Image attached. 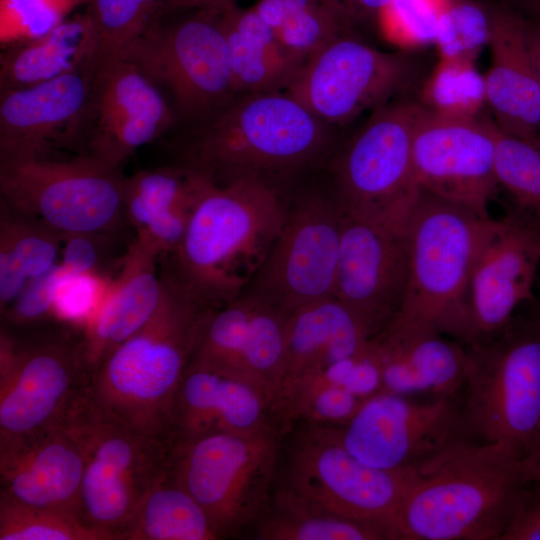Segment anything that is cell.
I'll use <instances>...</instances> for the list:
<instances>
[{
	"label": "cell",
	"instance_id": "d6a6232c",
	"mask_svg": "<svg viewBox=\"0 0 540 540\" xmlns=\"http://www.w3.org/2000/svg\"><path fill=\"white\" fill-rule=\"evenodd\" d=\"M284 49L303 65L350 25L329 0H257L253 6Z\"/></svg>",
	"mask_w": 540,
	"mask_h": 540
},
{
	"label": "cell",
	"instance_id": "f546056e",
	"mask_svg": "<svg viewBox=\"0 0 540 540\" xmlns=\"http://www.w3.org/2000/svg\"><path fill=\"white\" fill-rule=\"evenodd\" d=\"M94 47L95 33L86 13L63 20L41 37L11 44L1 55V91L87 71Z\"/></svg>",
	"mask_w": 540,
	"mask_h": 540
},
{
	"label": "cell",
	"instance_id": "7dc6e473",
	"mask_svg": "<svg viewBox=\"0 0 540 540\" xmlns=\"http://www.w3.org/2000/svg\"><path fill=\"white\" fill-rule=\"evenodd\" d=\"M350 25L353 20L371 16L381 11L391 0H329Z\"/></svg>",
	"mask_w": 540,
	"mask_h": 540
},
{
	"label": "cell",
	"instance_id": "6da1fadb",
	"mask_svg": "<svg viewBox=\"0 0 540 540\" xmlns=\"http://www.w3.org/2000/svg\"><path fill=\"white\" fill-rule=\"evenodd\" d=\"M149 321L116 347L92 373L87 396L99 408L146 435L170 440L175 395L214 307L170 269Z\"/></svg>",
	"mask_w": 540,
	"mask_h": 540
},
{
	"label": "cell",
	"instance_id": "ab89813d",
	"mask_svg": "<svg viewBox=\"0 0 540 540\" xmlns=\"http://www.w3.org/2000/svg\"><path fill=\"white\" fill-rule=\"evenodd\" d=\"M490 31L491 18L481 8L449 0L440 16L433 44L439 59L475 61L489 44Z\"/></svg>",
	"mask_w": 540,
	"mask_h": 540
},
{
	"label": "cell",
	"instance_id": "7a4b0ae2",
	"mask_svg": "<svg viewBox=\"0 0 540 540\" xmlns=\"http://www.w3.org/2000/svg\"><path fill=\"white\" fill-rule=\"evenodd\" d=\"M200 124L177 165L217 185L258 180L281 190L332 143L331 126L286 92L241 94Z\"/></svg>",
	"mask_w": 540,
	"mask_h": 540
},
{
	"label": "cell",
	"instance_id": "7402d4cb",
	"mask_svg": "<svg viewBox=\"0 0 540 540\" xmlns=\"http://www.w3.org/2000/svg\"><path fill=\"white\" fill-rule=\"evenodd\" d=\"M82 448L64 422L0 443V494L79 517Z\"/></svg>",
	"mask_w": 540,
	"mask_h": 540
},
{
	"label": "cell",
	"instance_id": "83f0119b",
	"mask_svg": "<svg viewBox=\"0 0 540 540\" xmlns=\"http://www.w3.org/2000/svg\"><path fill=\"white\" fill-rule=\"evenodd\" d=\"M370 339L359 319L335 296L294 310L287 320L284 368L272 408L297 383L358 353Z\"/></svg>",
	"mask_w": 540,
	"mask_h": 540
},
{
	"label": "cell",
	"instance_id": "7c38bea8",
	"mask_svg": "<svg viewBox=\"0 0 540 540\" xmlns=\"http://www.w3.org/2000/svg\"><path fill=\"white\" fill-rule=\"evenodd\" d=\"M163 16L134 42L124 58L155 84H163L185 119L202 123L240 95L221 25V8H197L167 24Z\"/></svg>",
	"mask_w": 540,
	"mask_h": 540
},
{
	"label": "cell",
	"instance_id": "7bdbcfd3",
	"mask_svg": "<svg viewBox=\"0 0 540 540\" xmlns=\"http://www.w3.org/2000/svg\"><path fill=\"white\" fill-rule=\"evenodd\" d=\"M71 275L59 262L45 274L29 280L16 300L1 313L2 319L20 327L36 324L55 315L57 290Z\"/></svg>",
	"mask_w": 540,
	"mask_h": 540
},
{
	"label": "cell",
	"instance_id": "d590c367",
	"mask_svg": "<svg viewBox=\"0 0 540 540\" xmlns=\"http://www.w3.org/2000/svg\"><path fill=\"white\" fill-rule=\"evenodd\" d=\"M496 128V180L507 199L506 212L540 229V141Z\"/></svg>",
	"mask_w": 540,
	"mask_h": 540
},
{
	"label": "cell",
	"instance_id": "3957f363",
	"mask_svg": "<svg viewBox=\"0 0 540 540\" xmlns=\"http://www.w3.org/2000/svg\"><path fill=\"white\" fill-rule=\"evenodd\" d=\"M533 480L527 456L499 443H467L419 473L400 505L396 537L500 540Z\"/></svg>",
	"mask_w": 540,
	"mask_h": 540
},
{
	"label": "cell",
	"instance_id": "cb8c5ba5",
	"mask_svg": "<svg viewBox=\"0 0 540 540\" xmlns=\"http://www.w3.org/2000/svg\"><path fill=\"white\" fill-rule=\"evenodd\" d=\"M273 426L279 427L268 398L259 389L191 358L173 403L171 443Z\"/></svg>",
	"mask_w": 540,
	"mask_h": 540
},
{
	"label": "cell",
	"instance_id": "4fadbf2b",
	"mask_svg": "<svg viewBox=\"0 0 540 540\" xmlns=\"http://www.w3.org/2000/svg\"><path fill=\"white\" fill-rule=\"evenodd\" d=\"M89 381L82 334L60 327L0 333V443L62 421Z\"/></svg>",
	"mask_w": 540,
	"mask_h": 540
},
{
	"label": "cell",
	"instance_id": "44dd1931",
	"mask_svg": "<svg viewBox=\"0 0 540 540\" xmlns=\"http://www.w3.org/2000/svg\"><path fill=\"white\" fill-rule=\"evenodd\" d=\"M540 229L506 212L494 219L478 253L469 289V343L502 328L537 299Z\"/></svg>",
	"mask_w": 540,
	"mask_h": 540
},
{
	"label": "cell",
	"instance_id": "603a6c76",
	"mask_svg": "<svg viewBox=\"0 0 540 540\" xmlns=\"http://www.w3.org/2000/svg\"><path fill=\"white\" fill-rule=\"evenodd\" d=\"M90 78L83 70L1 91L0 158L44 156L54 143L75 144Z\"/></svg>",
	"mask_w": 540,
	"mask_h": 540
},
{
	"label": "cell",
	"instance_id": "1f68e13d",
	"mask_svg": "<svg viewBox=\"0 0 540 540\" xmlns=\"http://www.w3.org/2000/svg\"><path fill=\"white\" fill-rule=\"evenodd\" d=\"M169 467V466H168ZM220 539L200 505L167 469L145 494L116 540Z\"/></svg>",
	"mask_w": 540,
	"mask_h": 540
},
{
	"label": "cell",
	"instance_id": "bcb514c9",
	"mask_svg": "<svg viewBox=\"0 0 540 540\" xmlns=\"http://www.w3.org/2000/svg\"><path fill=\"white\" fill-rule=\"evenodd\" d=\"M500 540H540V481L535 479L524 488Z\"/></svg>",
	"mask_w": 540,
	"mask_h": 540
},
{
	"label": "cell",
	"instance_id": "c3c4849f",
	"mask_svg": "<svg viewBox=\"0 0 540 540\" xmlns=\"http://www.w3.org/2000/svg\"><path fill=\"white\" fill-rule=\"evenodd\" d=\"M524 19L528 51L540 80V14Z\"/></svg>",
	"mask_w": 540,
	"mask_h": 540
},
{
	"label": "cell",
	"instance_id": "ac0fdd59",
	"mask_svg": "<svg viewBox=\"0 0 540 540\" xmlns=\"http://www.w3.org/2000/svg\"><path fill=\"white\" fill-rule=\"evenodd\" d=\"M496 131L493 119L448 118L423 107L412 139L420 189L490 216L489 203L498 192Z\"/></svg>",
	"mask_w": 540,
	"mask_h": 540
},
{
	"label": "cell",
	"instance_id": "277c9868",
	"mask_svg": "<svg viewBox=\"0 0 540 540\" xmlns=\"http://www.w3.org/2000/svg\"><path fill=\"white\" fill-rule=\"evenodd\" d=\"M287 205L281 190L258 180H206L169 269L208 305L231 302L271 249Z\"/></svg>",
	"mask_w": 540,
	"mask_h": 540
},
{
	"label": "cell",
	"instance_id": "e0dca14e",
	"mask_svg": "<svg viewBox=\"0 0 540 540\" xmlns=\"http://www.w3.org/2000/svg\"><path fill=\"white\" fill-rule=\"evenodd\" d=\"M173 121L174 114L155 83L129 59L117 58L91 72L77 142L85 144L83 155L118 169Z\"/></svg>",
	"mask_w": 540,
	"mask_h": 540
},
{
	"label": "cell",
	"instance_id": "f1b7e54d",
	"mask_svg": "<svg viewBox=\"0 0 540 540\" xmlns=\"http://www.w3.org/2000/svg\"><path fill=\"white\" fill-rule=\"evenodd\" d=\"M221 25L238 94L285 92L303 64L280 44L254 7H221Z\"/></svg>",
	"mask_w": 540,
	"mask_h": 540
},
{
	"label": "cell",
	"instance_id": "8d00e7d4",
	"mask_svg": "<svg viewBox=\"0 0 540 540\" xmlns=\"http://www.w3.org/2000/svg\"><path fill=\"white\" fill-rule=\"evenodd\" d=\"M420 104L443 117L478 118L487 105L485 76L474 61L439 59L423 85Z\"/></svg>",
	"mask_w": 540,
	"mask_h": 540
},
{
	"label": "cell",
	"instance_id": "9c48e42d",
	"mask_svg": "<svg viewBox=\"0 0 540 540\" xmlns=\"http://www.w3.org/2000/svg\"><path fill=\"white\" fill-rule=\"evenodd\" d=\"M124 178L87 155L0 158V201L62 238L111 235L126 218Z\"/></svg>",
	"mask_w": 540,
	"mask_h": 540
},
{
	"label": "cell",
	"instance_id": "ffe728a7",
	"mask_svg": "<svg viewBox=\"0 0 540 540\" xmlns=\"http://www.w3.org/2000/svg\"><path fill=\"white\" fill-rule=\"evenodd\" d=\"M288 316L241 294L212 310L192 358L253 385L272 408L284 368Z\"/></svg>",
	"mask_w": 540,
	"mask_h": 540
},
{
	"label": "cell",
	"instance_id": "4316f807",
	"mask_svg": "<svg viewBox=\"0 0 540 540\" xmlns=\"http://www.w3.org/2000/svg\"><path fill=\"white\" fill-rule=\"evenodd\" d=\"M491 65L485 76L486 102L505 133L540 140V80L526 41L523 17L498 13L491 18Z\"/></svg>",
	"mask_w": 540,
	"mask_h": 540
},
{
	"label": "cell",
	"instance_id": "d4e9b609",
	"mask_svg": "<svg viewBox=\"0 0 540 540\" xmlns=\"http://www.w3.org/2000/svg\"><path fill=\"white\" fill-rule=\"evenodd\" d=\"M370 342L379 360L383 392L460 396L468 369L462 342L435 331L394 324H388Z\"/></svg>",
	"mask_w": 540,
	"mask_h": 540
},
{
	"label": "cell",
	"instance_id": "816d5d0a",
	"mask_svg": "<svg viewBox=\"0 0 540 540\" xmlns=\"http://www.w3.org/2000/svg\"><path fill=\"white\" fill-rule=\"evenodd\" d=\"M527 5L533 12L532 16L540 14V0H527Z\"/></svg>",
	"mask_w": 540,
	"mask_h": 540
},
{
	"label": "cell",
	"instance_id": "db71d44e",
	"mask_svg": "<svg viewBox=\"0 0 540 540\" xmlns=\"http://www.w3.org/2000/svg\"><path fill=\"white\" fill-rule=\"evenodd\" d=\"M539 436H540V432H539V435H538V437H539ZM538 437H537V438H538ZM536 440H537V439H536Z\"/></svg>",
	"mask_w": 540,
	"mask_h": 540
},
{
	"label": "cell",
	"instance_id": "836d02e7",
	"mask_svg": "<svg viewBox=\"0 0 540 540\" xmlns=\"http://www.w3.org/2000/svg\"><path fill=\"white\" fill-rule=\"evenodd\" d=\"M95 33V47L88 66L124 58L134 42L166 12L167 0H87Z\"/></svg>",
	"mask_w": 540,
	"mask_h": 540
},
{
	"label": "cell",
	"instance_id": "e575fe53",
	"mask_svg": "<svg viewBox=\"0 0 540 540\" xmlns=\"http://www.w3.org/2000/svg\"><path fill=\"white\" fill-rule=\"evenodd\" d=\"M205 182L203 177L179 165L139 171L124 178L126 219L138 231L174 207L194 204Z\"/></svg>",
	"mask_w": 540,
	"mask_h": 540
},
{
	"label": "cell",
	"instance_id": "484cf974",
	"mask_svg": "<svg viewBox=\"0 0 540 540\" xmlns=\"http://www.w3.org/2000/svg\"><path fill=\"white\" fill-rule=\"evenodd\" d=\"M160 255L135 238L123 259L116 282L107 287L95 312L85 323L82 345L89 374L121 343L141 329L155 313L162 296Z\"/></svg>",
	"mask_w": 540,
	"mask_h": 540
},
{
	"label": "cell",
	"instance_id": "4dcf8cb0",
	"mask_svg": "<svg viewBox=\"0 0 540 540\" xmlns=\"http://www.w3.org/2000/svg\"><path fill=\"white\" fill-rule=\"evenodd\" d=\"M256 538L262 540H379L393 539L377 523L349 518L324 509L279 487L256 522Z\"/></svg>",
	"mask_w": 540,
	"mask_h": 540
},
{
	"label": "cell",
	"instance_id": "681fc988",
	"mask_svg": "<svg viewBox=\"0 0 540 540\" xmlns=\"http://www.w3.org/2000/svg\"><path fill=\"white\" fill-rule=\"evenodd\" d=\"M234 0H167L166 11L197 8H221Z\"/></svg>",
	"mask_w": 540,
	"mask_h": 540
},
{
	"label": "cell",
	"instance_id": "5b68a950",
	"mask_svg": "<svg viewBox=\"0 0 540 540\" xmlns=\"http://www.w3.org/2000/svg\"><path fill=\"white\" fill-rule=\"evenodd\" d=\"M493 218L423 189L407 223L409 276L389 324L469 338L473 268Z\"/></svg>",
	"mask_w": 540,
	"mask_h": 540
},
{
	"label": "cell",
	"instance_id": "9a60e30c",
	"mask_svg": "<svg viewBox=\"0 0 540 540\" xmlns=\"http://www.w3.org/2000/svg\"><path fill=\"white\" fill-rule=\"evenodd\" d=\"M343 223L344 212L332 193L298 195L288 203L277 238L241 294L288 315L334 296Z\"/></svg>",
	"mask_w": 540,
	"mask_h": 540
},
{
	"label": "cell",
	"instance_id": "8fae6325",
	"mask_svg": "<svg viewBox=\"0 0 540 540\" xmlns=\"http://www.w3.org/2000/svg\"><path fill=\"white\" fill-rule=\"evenodd\" d=\"M419 476L414 470H384L354 456L337 426L304 423L291 441L283 486L331 512L386 527Z\"/></svg>",
	"mask_w": 540,
	"mask_h": 540
},
{
	"label": "cell",
	"instance_id": "f907efd6",
	"mask_svg": "<svg viewBox=\"0 0 540 540\" xmlns=\"http://www.w3.org/2000/svg\"><path fill=\"white\" fill-rule=\"evenodd\" d=\"M527 459L533 470L535 479L540 481V436L537 438L527 455Z\"/></svg>",
	"mask_w": 540,
	"mask_h": 540
},
{
	"label": "cell",
	"instance_id": "f35d334b",
	"mask_svg": "<svg viewBox=\"0 0 540 540\" xmlns=\"http://www.w3.org/2000/svg\"><path fill=\"white\" fill-rule=\"evenodd\" d=\"M62 243L57 232L0 201V247L9 251L28 280L57 264Z\"/></svg>",
	"mask_w": 540,
	"mask_h": 540
},
{
	"label": "cell",
	"instance_id": "8992f818",
	"mask_svg": "<svg viewBox=\"0 0 540 540\" xmlns=\"http://www.w3.org/2000/svg\"><path fill=\"white\" fill-rule=\"evenodd\" d=\"M464 345L468 369L460 399L471 435L527 456L540 432L539 300Z\"/></svg>",
	"mask_w": 540,
	"mask_h": 540
},
{
	"label": "cell",
	"instance_id": "d6986e66",
	"mask_svg": "<svg viewBox=\"0 0 540 540\" xmlns=\"http://www.w3.org/2000/svg\"><path fill=\"white\" fill-rule=\"evenodd\" d=\"M408 276L407 225L344 214L334 296L371 338L399 312Z\"/></svg>",
	"mask_w": 540,
	"mask_h": 540
},
{
	"label": "cell",
	"instance_id": "52a82bcc",
	"mask_svg": "<svg viewBox=\"0 0 540 540\" xmlns=\"http://www.w3.org/2000/svg\"><path fill=\"white\" fill-rule=\"evenodd\" d=\"M282 432L273 426L171 444V477L200 505L220 539L256 523L269 506Z\"/></svg>",
	"mask_w": 540,
	"mask_h": 540
},
{
	"label": "cell",
	"instance_id": "f5cc1de1",
	"mask_svg": "<svg viewBox=\"0 0 540 540\" xmlns=\"http://www.w3.org/2000/svg\"><path fill=\"white\" fill-rule=\"evenodd\" d=\"M537 282H538V287H539V298H537V299H538L539 302H540V270H539V275H538V280H537Z\"/></svg>",
	"mask_w": 540,
	"mask_h": 540
},
{
	"label": "cell",
	"instance_id": "60d3db41",
	"mask_svg": "<svg viewBox=\"0 0 540 540\" xmlns=\"http://www.w3.org/2000/svg\"><path fill=\"white\" fill-rule=\"evenodd\" d=\"M87 0H1V43L11 45L48 33L77 3Z\"/></svg>",
	"mask_w": 540,
	"mask_h": 540
},
{
	"label": "cell",
	"instance_id": "ee69618b",
	"mask_svg": "<svg viewBox=\"0 0 540 540\" xmlns=\"http://www.w3.org/2000/svg\"><path fill=\"white\" fill-rule=\"evenodd\" d=\"M100 292L99 277L88 275L67 277L56 293L55 315L68 322H82L85 325L105 293L100 295Z\"/></svg>",
	"mask_w": 540,
	"mask_h": 540
},
{
	"label": "cell",
	"instance_id": "74e56055",
	"mask_svg": "<svg viewBox=\"0 0 540 540\" xmlns=\"http://www.w3.org/2000/svg\"><path fill=\"white\" fill-rule=\"evenodd\" d=\"M0 540H111L74 513L23 504L0 494Z\"/></svg>",
	"mask_w": 540,
	"mask_h": 540
},
{
	"label": "cell",
	"instance_id": "b9f144b4",
	"mask_svg": "<svg viewBox=\"0 0 540 540\" xmlns=\"http://www.w3.org/2000/svg\"><path fill=\"white\" fill-rule=\"evenodd\" d=\"M449 0H391L381 11L391 36L406 47L434 42L440 16Z\"/></svg>",
	"mask_w": 540,
	"mask_h": 540
},
{
	"label": "cell",
	"instance_id": "f6af8a7d",
	"mask_svg": "<svg viewBox=\"0 0 540 540\" xmlns=\"http://www.w3.org/2000/svg\"><path fill=\"white\" fill-rule=\"evenodd\" d=\"M105 235L77 234L63 238L60 263L73 275L99 277L100 238Z\"/></svg>",
	"mask_w": 540,
	"mask_h": 540
},
{
	"label": "cell",
	"instance_id": "ba28073f",
	"mask_svg": "<svg viewBox=\"0 0 540 540\" xmlns=\"http://www.w3.org/2000/svg\"><path fill=\"white\" fill-rule=\"evenodd\" d=\"M85 389L64 417L85 460L79 515L88 526L116 540L145 494L168 469L171 442L115 419L91 401Z\"/></svg>",
	"mask_w": 540,
	"mask_h": 540
},
{
	"label": "cell",
	"instance_id": "2e32d148",
	"mask_svg": "<svg viewBox=\"0 0 540 540\" xmlns=\"http://www.w3.org/2000/svg\"><path fill=\"white\" fill-rule=\"evenodd\" d=\"M412 72L407 55L380 51L346 33L311 56L285 92L327 125H342L386 104Z\"/></svg>",
	"mask_w": 540,
	"mask_h": 540
},
{
	"label": "cell",
	"instance_id": "5bb4252c",
	"mask_svg": "<svg viewBox=\"0 0 540 540\" xmlns=\"http://www.w3.org/2000/svg\"><path fill=\"white\" fill-rule=\"evenodd\" d=\"M337 429L354 456L384 470L422 473L476 441L467 427L460 396L417 403L382 391L366 399Z\"/></svg>",
	"mask_w": 540,
	"mask_h": 540
},
{
	"label": "cell",
	"instance_id": "30bf717a",
	"mask_svg": "<svg viewBox=\"0 0 540 540\" xmlns=\"http://www.w3.org/2000/svg\"><path fill=\"white\" fill-rule=\"evenodd\" d=\"M422 109L413 101L380 106L339 152L332 194L344 214L407 225L420 192L412 139Z\"/></svg>",
	"mask_w": 540,
	"mask_h": 540
}]
</instances>
